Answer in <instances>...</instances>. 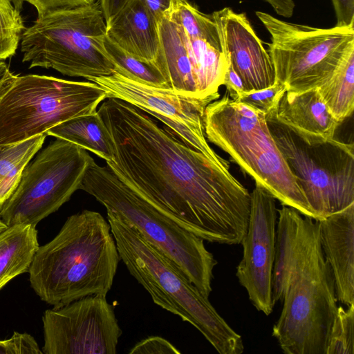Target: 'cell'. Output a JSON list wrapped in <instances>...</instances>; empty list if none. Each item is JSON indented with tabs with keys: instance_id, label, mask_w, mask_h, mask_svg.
<instances>
[{
	"instance_id": "cell-1",
	"label": "cell",
	"mask_w": 354,
	"mask_h": 354,
	"mask_svg": "<svg viewBox=\"0 0 354 354\" xmlns=\"http://www.w3.org/2000/svg\"><path fill=\"white\" fill-rule=\"evenodd\" d=\"M97 112L113 141L106 165L130 188L180 226L210 243L241 244L250 193L218 162L124 100L110 97Z\"/></svg>"
},
{
	"instance_id": "cell-2",
	"label": "cell",
	"mask_w": 354,
	"mask_h": 354,
	"mask_svg": "<svg viewBox=\"0 0 354 354\" xmlns=\"http://www.w3.org/2000/svg\"><path fill=\"white\" fill-rule=\"evenodd\" d=\"M120 260L111 226L100 213L84 209L67 218L57 234L35 254L32 288L53 307L111 290Z\"/></svg>"
},
{
	"instance_id": "cell-3",
	"label": "cell",
	"mask_w": 354,
	"mask_h": 354,
	"mask_svg": "<svg viewBox=\"0 0 354 354\" xmlns=\"http://www.w3.org/2000/svg\"><path fill=\"white\" fill-rule=\"evenodd\" d=\"M120 260L153 301L194 326L220 354H241V337L163 254L124 219L106 211Z\"/></svg>"
},
{
	"instance_id": "cell-4",
	"label": "cell",
	"mask_w": 354,
	"mask_h": 354,
	"mask_svg": "<svg viewBox=\"0 0 354 354\" xmlns=\"http://www.w3.org/2000/svg\"><path fill=\"white\" fill-rule=\"evenodd\" d=\"M207 140L225 151L243 171L282 205L317 219L278 148L266 115L232 99L228 93L205 107Z\"/></svg>"
},
{
	"instance_id": "cell-5",
	"label": "cell",
	"mask_w": 354,
	"mask_h": 354,
	"mask_svg": "<svg viewBox=\"0 0 354 354\" xmlns=\"http://www.w3.org/2000/svg\"><path fill=\"white\" fill-rule=\"evenodd\" d=\"M305 218L304 235L272 335L284 353L326 354L337 299L320 245L318 222Z\"/></svg>"
},
{
	"instance_id": "cell-6",
	"label": "cell",
	"mask_w": 354,
	"mask_h": 354,
	"mask_svg": "<svg viewBox=\"0 0 354 354\" xmlns=\"http://www.w3.org/2000/svg\"><path fill=\"white\" fill-rule=\"evenodd\" d=\"M80 189L93 196L163 254L206 297L217 264L204 240L177 224L121 180L107 165L91 160Z\"/></svg>"
},
{
	"instance_id": "cell-7",
	"label": "cell",
	"mask_w": 354,
	"mask_h": 354,
	"mask_svg": "<svg viewBox=\"0 0 354 354\" xmlns=\"http://www.w3.org/2000/svg\"><path fill=\"white\" fill-rule=\"evenodd\" d=\"M106 22L99 3L57 10L37 17L21 38L29 68H53L64 75L108 76L115 66L104 47Z\"/></svg>"
},
{
	"instance_id": "cell-8",
	"label": "cell",
	"mask_w": 354,
	"mask_h": 354,
	"mask_svg": "<svg viewBox=\"0 0 354 354\" xmlns=\"http://www.w3.org/2000/svg\"><path fill=\"white\" fill-rule=\"evenodd\" d=\"M106 98V91L93 82L16 75L0 99V146L46 133L69 119L95 113Z\"/></svg>"
},
{
	"instance_id": "cell-9",
	"label": "cell",
	"mask_w": 354,
	"mask_h": 354,
	"mask_svg": "<svg viewBox=\"0 0 354 354\" xmlns=\"http://www.w3.org/2000/svg\"><path fill=\"white\" fill-rule=\"evenodd\" d=\"M255 14L270 35L267 50L276 80L288 91L319 87L354 52V24L321 28L287 22L262 11Z\"/></svg>"
},
{
	"instance_id": "cell-10",
	"label": "cell",
	"mask_w": 354,
	"mask_h": 354,
	"mask_svg": "<svg viewBox=\"0 0 354 354\" xmlns=\"http://www.w3.org/2000/svg\"><path fill=\"white\" fill-rule=\"evenodd\" d=\"M270 131L317 219L354 204L353 143L331 140L308 143L279 122L266 116Z\"/></svg>"
},
{
	"instance_id": "cell-11",
	"label": "cell",
	"mask_w": 354,
	"mask_h": 354,
	"mask_svg": "<svg viewBox=\"0 0 354 354\" xmlns=\"http://www.w3.org/2000/svg\"><path fill=\"white\" fill-rule=\"evenodd\" d=\"M92 159L86 149L57 138L25 167L17 187L0 212V218L8 227L19 224L36 227L80 189Z\"/></svg>"
},
{
	"instance_id": "cell-12",
	"label": "cell",
	"mask_w": 354,
	"mask_h": 354,
	"mask_svg": "<svg viewBox=\"0 0 354 354\" xmlns=\"http://www.w3.org/2000/svg\"><path fill=\"white\" fill-rule=\"evenodd\" d=\"M113 97L127 102L171 130L187 146L220 162H229L217 154L205 137L203 117L207 105L220 95L198 97L172 88L145 85L114 72L110 75L88 79Z\"/></svg>"
},
{
	"instance_id": "cell-13",
	"label": "cell",
	"mask_w": 354,
	"mask_h": 354,
	"mask_svg": "<svg viewBox=\"0 0 354 354\" xmlns=\"http://www.w3.org/2000/svg\"><path fill=\"white\" fill-rule=\"evenodd\" d=\"M43 353L115 354L122 335L106 295H89L45 310Z\"/></svg>"
},
{
	"instance_id": "cell-14",
	"label": "cell",
	"mask_w": 354,
	"mask_h": 354,
	"mask_svg": "<svg viewBox=\"0 0 354 354\" xmlns=\"http://www.w3.org/2000/svg\"><path fill=\"white\" fill-rule=\"evenodd\" d=\"M250 198L249 223L241 242L243 257L236 276L257 310L269 315L274 307L272 281L277 219L276 198L257 183Z\"/></svg>"
},
{
	"instance_id": "cell-15",
	"label": "cell",
	"mask_w": 354,
	"mask_h": 354,
	"mask_svg": "<svg viewBox=\"0 0 354 354\" xmlns=\"http://www.w3.org/2000/svg\"><path fill=\"white\" fill-rule=\"evenodd\" d=\"M212 17L216 26L221 51L241 79L245 91L274 84L276 76L270 55L246 14L225 7L213 12Z\"/></svg>"
},
{
	"instance_id": "cell-16",
	"label": "cell",
	"mask_w": 354,
	"mask_h": 354,
	"mask_svg": "<svg viewBox=\"0 0 354 354\" xmlns=\"http://www.w3.org/2000/svg\"><path fill=\"white\" fill-rule=\"evenodd\" d=\"M324 258L334 279L337 299L354 304V204L316 220Z\"/></svg>"
},
{
	"instance_id": "cell-17",
	"label": "cell",
	"mask_w": 354,
	"mask_h": 354,
	"mask_svg": "<svg viewBox=\"0 0 354 354\" xmlns=\"http://www.w3.org/2000/svg\"><path fill=\"white\" fill-rule=\"evenodd\" d=\"M276 118L308 143L334 138L341 124L329 111L317 88L287 91L279 104Z\"/></svg>"
},
{
	"instance_id": "cell-18",
	"label": "cell",
	"mask_w": 354,
	"mask_h": 354,
	"mask_svg": "<svg viewBox=\"0 0 354 354\" xmlns=\"http://www.w3.org/2000/svg\"><path fill=\"white\" fill-rule=\"evenodd\" d=\"M106 34L125 51L158 66V20L141 0H131L106 22Z\"/></svg>"
},
{
	"instance_id": "cell-19",
	"label": "cell",
	"mask_w": 354,
	"mask_h": 354,
	"mask_svg": "<svg viewBox=\"0 0 354 354\" xmlns=\"http://www.w3.org/2000/svg\"><path fill=\"white\" fill-rule=\"evenodd\" d=\"M160 55L158 66L174 91L201 97L189 59L182 27L167 10L158 20Z\"/></svg>"
},
{
	"instance_id": "cell-20",
	"label": "cell",
	"mask_w": 354,
	"mask_h": 354,
	"mask_svg": "<svg viewBox=\"0 0 354 354\" xmlns=\"http://www.w3.org/2000/svg\"><path fill=\"white\" fill-rule=\"evenodd\" d=\"M275 256L272 272V299L274 306L281 301L295 267L304 235L306 218L297 209L286 205L277 211Z\"/></svg>"
},
{
	"instance_id": "cell-21",
	"label": "cell",
	"mask_w": 354,
	"mask_h": 354,
	"mask_svg": "<svg viewBox=\"0 0 354 354\" xmlns=\"http://www.w3.org/2000/svg\"><path fill=\"white\" fill-rule=\"evenodd\" d=\"M39 247L35 226L15 225L0 233V290L15 277L28 272Z\"/></svg>"
},
{
	"instance_id": "cell-22",
	"label": "cell",
	"mask_w": 354,
	"mask_h": 354,
	"mask_svg": "<svg viewBox=\"0 0 354 354\" xmlns=\"http://www.w3.org/2000/svg\"><path fill=\"white\" fill-rule=\"evenodd\" d=\"M46 133L73 142L106 162L113 159V141L97 111L64 121Z\"/></svg>"
},
{
	"instance_id": "cell-23",
	"label": "cell",
	"mask_w": 354,
	"mask_h": 354,
	"mask_svg": "<svg viewBox=\"0 0 354 354\" xmlns=\"http://www.w3.org/2000/svg\"><path fill=\"white\" fill-rule=\"evenodd\" d=\"M185 42L194 77L201 97L220 95L228 62L221 50L185 34Z\"/></svg>"
},
{
	"instance_id": "cell-24",
	"label": "cell",
	"mask_w": 354,
	"mask_h": 354,
	"mask_svg": "<svg viewBox=\"0 0 354 354\" xmlns=\"http://www.w3.org/2000/svg\"><path fill=\"white\" fill-rule=\"evenodd\" d=\"M46 135L0 146V212L17 187L25 167L42 147Z\"/></svg>"
},
{
	"instance_id": "cell-25",
	"label": "cell",
	"mask_w": 354,
	"mask_h": 354,
	"mask_svg": "<svg viewBox=\"0 0 354 354\" xmlns=\"http://www.w3.org/2000/svg\"><path fill=\"white\" fill-rule=\"evenodd\" d=\"M318 91L329 111L342 123L354 109V52L350 53Z\"/></svg>"
},
{
	"instance_id": "cell-26",
	"label": "cell",
	"mask_w": 354,
	"mask_h": 354,
	"mask_svg": "<svg viewBox=\"0 0 354 354\" xmlns=\"http://www.w3.org/2000/svg\"><path fill=\"white\" fill-rule=\"evenodd\" d=\"M104 47L115 66L114 72L145 85L171 88L162 72L155 64L144 61L129 53L111 40L106 35L104 39Z\"/></svg>"
},
{
	"instance_id": "cell-27",
	"label": "cell",
	"mask_w": 354,
	"mask_h": 354,
	"mask_svg": "<svg viewBox=\"0 0 354 354\" xmlns=\"http://www.w3.org/2000/svg\"><path fill=\"white\" fill-rule=\"evenodd\" d=\"M167 12L182 27L187 37L205 40L221 50L216 26L212 15L201 12L187 0H171Z\"/></svg>"
},
{
	"instance_id": "cell-28",
	"label": "cell",
	"mask_w": 354,
	"mask_h": 354,
	"mask_svg": "<svg viewBox=\"0 0 354 354\" xmlns=\"http://www.w3.org/2000/svg\"><path fill=\"white\" fill-rule=\"evenodd\" d=\"M25 26L10 1L0 4V60L15 55Z\"/></svg>"
},
{
	"instance_id": "cell-29",
	"label": "cell",
	"mask_w": 354,
	"mask_h": 354,
	"mask_svg": "<svg viewBox=\"0 0 354 354\" xmlns=\"http://www.w3.org/2000/svg\"><path fill=\"white\" fill-rule=\"evenodd\" d=\"M354 353V304L338 306L331 327L326 354Z\"/></svg>"
},
{
	"instance_id": "cell-30",
	"label": "cell",
	"mask_w": 354,
	"mask_h": 354,
	"mask_svg": "<svg viewBox=\"0 0 354 354\" xmlns=\"http://www.w3.org/2000/svg\"><path fill=\"white\" fill-rule=\"evenodd\" d=\"M286 91V86L276 80L274 84L268 88L244 91L233 100L263 113L266 116L274 115L277 114L279 104Z\"/></svg>"
},
{
	"instance_id": "cell-31",
	"label": "cell",
	"mask_w": 354,
	"mask_h": 354,
	"mask_svg": "<svg viewBox=\"0 0 354 354\" xmlns=\"http://www.w3.org/2000/svg\"><path fill=\"white\" fill-rule=\"evenodd\" d=\"M35 338L28 333L15 331L9 339L0 340V354H42Z\"/></svg>"
},
{
	"instance_id": "cell-32",
	"label": "cell",
	"mask_w": 354,
	"mask_h": 354,
	"mask_svg": "<svg viewBox=\"0 0 354 354\" xmlns=\"http://www.w3.org/2000/svg\"><path fill=\"white\" fill-rule=\"evenodd\" d=\"M131 354H180L171 342L160 336H151L136 343L129 351Z\"/></svg>"
},
{
	"instance_id": "cell-33",
	"label": "cell",
	"mask_w": 354,
	"mask_h": 354,
	"mask_svg": "<svg viewBox=\"0 0 354 354\" xmlns=\"http://www.w3.org/2000/svg\"><path fill=\"white\" fill-rule=\"evenodd\" d=\"M26 2L35 8L37 17H40L57 10L89 5L95 0H26Z\"/></svg>"
},
{
	"instance_id": "cell-34",
	"label": "cell",
	"mask_w": 354,
	"mask_h": 354,
	"mask_svg": "<svg viewBox=\"0 0 354 354\" xmlns=\"http://www.w3.org/2000/svg\"><path fill=\"white\" fill-rule=\"evenodd\" d=\"M337 26L354 24V0H331Z\"/></svg>"
},
{
	"instance_id": "cell-35",
	"label": "cell",
	"mask_w": 354,
	"mask_h": 354,
	"mask_svg": "<svg viewBox=\"0 0 354 354\" xmlns=\"http://www.w3.org/2000/svg\"><path fill=\"white\" fill-rule=\"evenodd\" d=\"M223 85L225 86L227 93L232 99L245 91L241 79L229 63Z\"/></svg>"
},
{
	"instance_id": "cell-36",
	"label": "cell",
	"mask_w": 354,
	"mask_h": 354,
	"mask_svg": "<svg viewBox=\"0 0 354 354\" xmlns=\"http://www.w3.org/2000/svg\"><path fill=\"white\" fill-rule=\"evenodd\" d=\"M131 0H98L105 22L118 14Z\"/></svg>"
},
{
	"instance_id": "cell-37",
	"label": "cell",
	"mask_w": 354,
	"mask_h": 354,
	"mask_svg": "<svg viewBox=\"0 0 354 354\" xmlns=\"http://www.w3.org/2000/svg\"><path fill=\"white\" fill-rule=\"evenodd\" d=\"M269 3L274 11L280 16L290 17L295 10V4L293 0H263Z\"/></svg>"
},
{
	"instance_id": "cell-38",
	"label": "cell",
	"mask_w": 354,
	"mask_h": 354,
	"mask_svg": "<svg viewBox=\"0 0 354 354\" xmlns=\"http://www.w3.org/2000/svg\"><path fill=\"white\" fill-rule=\"evenodd\" d=\"M155 17L159 20L169 9L171 0H141Z\"/></svg>"
},
{
	"instance_id": "cell-39",
	"label": "cell",
	"mask_w": 354,
	"mask_h": 354,
	"mask_svg": "<svg viewBox=\"0 0 354 354\" xmlns=\"http://www.w3.org/2000/svg\"><path fill=\"white\" fill-rule=\"evenodd\" d=\"M15 77L16 75L11 73L6 79L0 82V99L12 86Z\"/></svg>"
},
{
	"instance_id": "cell-40",
	"label": "cell",
	"mask_w": 354,
	"mask_h": 354,
	"mask_svg": "<svg viewBox=\"0 0 354 354\" xmlns=\"http://www.w3.org/2000/svg\"><path fill=\"white\" fill-rule=\"evenodd\" d=\"M10 73L11 72L7 64L0 60V82L6 79Z\"/></svg>"
},
{
	"instance_id": "cell-41",
	"label": "cell",
	"mask_w": 354,
	"mask_h": 354,
	"mask_svg": "<svg viewBox=\"0 0 354 354\" xmlns=\"http://www.w3.org/2000/svg\"><path fill=\"white\" fill-rule=\"evenodd\" d=\"M10 1L17 10L21 11L26 0H10Z\"/></svg>"
},
{
	"instance_id": "cell-42",
	"label": "cell",
	"mask_w": 354,
	"mask_h": 354,
	"mask_svg": "<svg viewBox=\"0 0 354 354\" xmlns=\"http://www.w3.org/2000/svg\"><path fill=\"white\" fill-rule=\"evenodd\" d=\"M8 227V225L0 218V233L6 230Z\"/></svg>"
},
{
	"instance_id": "cell-43",
	"label": "cell",
	"mask_w": 354,
	"mask_h": 354,
	"mask_svg": "<svg viewBox=\"0 0 354 354\" xmlns=\"http://www.w3.org/2000/svg\"><path fill=\"white\" fill-rule=\"evenodd\" d=\"M10 1V0H0V4L3 3H5L6 1Z\"/></svg>"
},
{
	"instance_id": "cell-44",
	"label": "cell",
	"mask_w": 354,
	"mask_h": 354,
	"mask_svg": "<svg viewBox=\"0 0 354 354\" xmlns=\"http://www.w3.org/2000/svg\"></svg>"
}]
</instances>
